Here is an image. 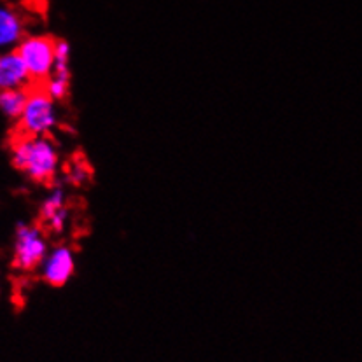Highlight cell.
I'll use <instances>...</instances> for the list:
<instances>
[{
    "label": "cell",
    "mask_w": 362,
    "mask_h": 362,
    "mask_svg": "<svg viewBox=\"0 0 362 362\" xmlns=\"http://www.w3.org/2000/svg\"><path fill=\"white\" fill-rule=\"evenodd\" d=\"M58 124L57 102L44 90L28 91L27 103L18 119L20 135L47 136Z\"/></svg>",
    "instance_id": "cell-2"
},
{
    "label": "cell",
    "mask_w": 362,
    "mask_h": 362,
    "mask_svg": "<svg viewBox=\"0 0 362 362\" xmlns=\"http://www.w3.org/2000/svg\"><path fill=\"white\" fill-rule=\"evenodd\" d=\"M28 98L27 88H16V90L0 91V112L9 119H20Z\"/></svg>",
    "instance_id": "cell-9"
},
{
    "label": "cell",
    "mask_w": 362,
    "mask_h": 362,
    "mask_svg": "<svg viewBox=\"0 0 362 362\" xmlns=\"http://www.w3.org/2000/svg\"><path fill=\"white\" fill-rule=\"evenodd\" d=\"M11 161L33 182L49 184L60 166V154L47 136L20 135L11 146Z\"/></svg>",
    "instance_id": "cell-1"
},
{
    "label": "cell",
    "mask_w": 362,
    "mask_h": 362,
    "mask_svg": "<svg viewBox=\"0 0 362 362\" xmlns=\"http://www.w3.org/2000/svg\"><path fill=\"white\" fill-rule=\"evenodd\" d=\"M39 214L47 231L62 233L65 230L66 221H69V210H66V194L64 187L51 189V193L44 198Z\"/></svg>",
    "instance_id": "cell-7"
},
{
    "label": "cell",
    "mask_w": 362,
    "mask_h": 362,
    "mask_svg": "<svg viewBox=\"0 0 362 362\" xmlns=\"http://www.w3.org/2000/svg\"><path fill=\"white\" fill-rule=\"evenodd\" d=\"M76 273V254L70 247L58 245L51 249L40 264V275L51 287H64Z\"/></svg>",
    "instance_id": "cell-5"
},
{
    "label": "cell",
    "mask_w": 362,
    "mask_h": 362,
    "mask_svg": "<svg viewBox=\"0 0 362 362\" xmlns=\"http://www.w3.org/2000/svg\"><path fill=\"white\" fill-rule=\"evenodd\" d=\"M54 42L53 37L30 35L23 37L18 44L16 51L30 74L32 83H46L53 74Z\"/></svg>",
    "instance_id": "cell-4"
},
{
    "label": "cell",
    "mask_w": 362,
    "mask_h": 362,
    "mask_svg": "<svg viewBox=\"0 0 362 362\" xmlns=\"http://www.w3.org/2000/svg\"><path fill=\"white\" fill-rule=\"evenodd\" d=\"M49 252L42 228L35 224H18L14 233L13 264L20 272H33L40 268L44 257Z\"/></svg>",
    "instance_id": "cell-3"
},
{
    "label": "cell",
    "mask_w": 362,
    "mask_h": 362,
    "mask_svg": "<svg viewBox=\"0 0 362 362\" xmlns=\"http://www.w3.org/2000/svg\"><path fill=\"white\" fill-rule=\"evenodd\" d=\"M42 90L46 91L54 102H64V100L69 97L70 81L62 79V77H57V76H49V79L44 83Z\"/></svg>",
    "instance_id": "cell-10"
},
{
    "label": "cell",
    "mask_w": 362,
    "mask_h": 362,
    "mask_svg": "<svg viewBox=\"0 0 362 362\" xmlns=\"http://www.w3.org/2000/svg\"><path fill=\"white\" fill-rule=\"evenodd\" d=\"M32 77L16 49L0 51V91L30 86Z\"/></svg>",
    "instance_id": "cell-6"
},
{
    "label": "cell",
    "mask_w": 362,
    "mask_h": 362,
    "mask_svg": "<svg viewBox=\"0 0 362 362\" xmlns=\"http://www.w3.org/2000/svg\"><path fill=\"white\" fill-rule=\"evenodd\" d=\"M25 37L21 14L9 6H0V51L16 49Z\"/></svg>",
    "instance_id": "cell-8"
}]
</instances>
